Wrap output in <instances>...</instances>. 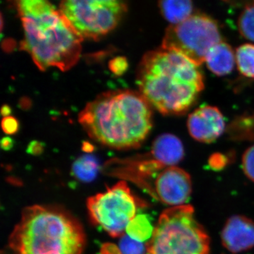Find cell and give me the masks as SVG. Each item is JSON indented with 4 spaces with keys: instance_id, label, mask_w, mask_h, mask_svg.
Wrapping results in <instances>:
<instances>
[{
    "instance_id": "4fadbf2b",
    "label": "cell",
    "mask_w": 254,
    "mask_h": 254,
    "mask_svg": "<svg viewBox=\"0 0 254 254\" xmlns=\"http://www.w3.org/2000/svg\"><path fill=\"white\" fill-rule=\"evenodd\" d=\"M209 69L218 76L231 72L236 64L235 52L225 42H220L209 51L205 60Z\"/></svg>"
},
{
    "instance_id": "7402d4cb",
    "label": "cell",
    "mask_w": 254,
    "mask_h": 254,
    "mask_svg": "<svg viewBox=\"0 0 254 254\" xmlns=\"http://www.w3.org/2000/svg\"><path fill=\"white\" fill-rule=\"evenodd\" d=\"M3 131L8 135H12L18 131L19 124L14 117H6L1 122Z\"/></svg>"
},
{
    "instance_id": "484cf974",
    "label": "cell",
    "mask_w": 254,
    "mask_h": 254,
    "mask_svg": "<svg viewBox=\"0 0 254 254\" xmlns=\"http://www.w3.org/2000/svg\"><path fill=\"white\" fill-rule=\"evenodd\" d=\"M11 113V109L9 105H3L2 108H1V115H2V116H4V118H6V117H9Z\"/></svg>"
},
{
    "instance_id": "5bb4252c",
    "label": "cell",
    "mask_w": 254,
    "mask_h": 254,
    "mask_svg": "<svg viewBox=\"0 0 254 254\" xmlns=\"http://www.w3.org/2000/svg\"><path fill=\"white\" fill-rule=\"evenodd\" d=\"M159 8L164 18L172 25L183 22L193 15V3L189 0L161 1L159 2Z\"/></svg>"
},
{
    "instance_id": "603a6c76",
    "label": "cell",
    "mask_w": 254,
    "mask_h": 254,
    "mask_svg": "<svg viewBox=\"0 0 254 254\" xmlns=\"http://www.w3.org/2000/svg\"><path fill=\"white\" fill-rule=\"evenodd\" d=\"M100 254H123L118 246L112 243H105L102 246Z\"/></svg>"
},
{
    "instance_id": "9a60e30c",
    "label": "cell",
    "mask_w": 254,
    "mask_h": 254,
    "mask_svg": "<svg viewBox=\"0 0 254 254\" xmlns=\"http://www.w3.org/2000/svg\"><path fill=\"white\" fill-rule=\"evenodd\" d=\"M99 163L95 156L84 155L73 163L71 172L73 177L81 182H91L96 177Z\"/></svg>"
},
{
    "instance_id": "ffe728a7",
    "label": "cell",
    "mask_w": 254,
    "mask_h": 254,
    "mask_svg": "<svg viewBox=\"0 0 254 254\" xmlns=\"http://www.w3.org/2000/svg\"><path fill=\"white\" fill-rule=\"evenodd\" d=\"M242 164L246 176L254 182V145L245 150L242 156Z\"/></svg>"
},
{
    "instance_id": "7c38bea8",
    "label": "cell",
    "mask_w": 254,
    "mask_h": 254,
    "mask_svg": "<svg viewBox=\"0 0 254 254\" xmlns=\"http://www.w3.org/2000/svg\"><path fill=\"white\" fill-rule=\"evenodd\" d=\"M148 155L164 166H176L183 159L185 149L178 137L171 133H164L155 138Z\"/></svg>"
},
{
    "instance_id": "277c9868",
    "label": "cell",
    "mask_w": 254,
    "mask_h": 254,
    "mask_svg": "<svg viewBox=\"0 0 254 254\" xmlns=\"http://www.w3.org/2000/svg\"><path fill=\"white\" fill-rule=\"evenodd\" d=\"M85 245L86 235L77 219L51 205L23 209L9 239L15 254H82Z\"/></svg>"
},
{
    "instance_id": "8fae6325",
    "label": "cell",
    "mask_w": 254,
    "mask_h": 254,
    "mask_svg": "<svg viewBox=\"0 0 254 254\" xmlns=\"http://www.w3.org/2000/svg\"><path fill=\"white\" fill-rule=\"evenodd\" d=\"M221 241L231 253L251 250L254 247V222L245 215H232L222 229Z\"/></svg>"
},
{
    "instance_id": "3957f363",
    "label": "cell",
    "mask_w": 254,
    "mask_h": 254,
    "mask_svg": "<svg viewBox=\"0 0 254 254\" xmlns=\"http://www.w3.org/2000/svg\"><path fill=\"white\" fill-rule=\"evenodd\" d=\"M16 8L24 31L21 50L40 69L67 71L77 63L83 38L60 9L45 0H21L16 1Z\"/></svg>"
},
{
    "instance_id": "d4e9b609",
    "label": "cell",
    "mask_w": 254,
    "mask_h": 254,
    "mask_svg": "<svg viewBox=\"0 0 254 254\" xmlns=\"http://www.w3.org/2000/svg\"><path fill=\"white\" fill-rule=\"evenodd\" d=\"M1 148L8 150L11 149L13 146V140L10 137H4L1 141Z\"/></svg>"
},
{
    "instance_id": "7a4b0ae2",
    "label": "cell",
    "mask_w": 254,
    "mask_h": 254,
    "mask_svg": "<svg viewBox=\"0 0 254 254\" xmlns=\"http://www.w3.org/2000/svg\"><path fill=\"white\" fill-rule=\"evenodd\" d=\"M151 108L139 92H106L86 105L78 121L98 143L115 149H131L139 147L149 134Z\"/></svg>"
},
{
    "instance_id": "d6986e66",
    "label": "cell",
    "mask_w": 254,
    "mask_h": 254,
    "mask_svg": "<svg viewBox=\"0 0 254 254\" xmlns=\"http://www.w3.org/2000/svg\"><path fill=\"white\" fill-rule=\"evenodd\" d=\"M120 249L123 254H144L145 250L141 242L127 236H123L120 240Z\"/></svg>"
},
{
    "instance_id": "ba28073f",
    "label": "cell",
    "mask_w": 254,
    "mask_h": 254,
    "mask_svg": "<svg viewBox=\"0 0 254 254\" xmlns=\"http://www.w3.org/2000/svg\"><path fill=\"white\" fill-rule=\"evenodd\" d=\"M86 205L92 222L113 237L124 236L128 224L136 216L138 207L126 181L90 197Z\"/></svg>"
},
{
    "instance_id": "6da1fadb",
    "label": "cell",
    "mask_w": 254,
    "mask_h": 254,
    "mask_svg": "<svg viewBox=\"0 0 254 254\" xmlns=\"http://www.w3.org/2000/svg\"><path fill=\"white\" fill-rule=\"evenodd\" d=\"M198 65L176 52H148L137 71V83L150 106L164 115H182L195 104L204 88Z\"/></svg>"
},
{
    "instance_id": "30bf717a",
    "label": "cell",
    "mask_w": 254,
    "mask_h": 254,
    "mask_svg": "<svg viewBox=\"0 0 254 254\" xmlns=\"http://www.w3.org/2000/svg\"><path fill=\"white\" fill-rule=\"evenodd\" d=\"M187 128L190 136L195 141L211 143L225 131V119L216 107L203 105L190 114Z\"/></svg>"
},
{
    "instance_id": "9c48e42d",
    "label": "cell",
    "mask_w": 254,
    "mask_h": 254,
    "mask_svg": "<svg viewBox=\"0 0 254 254\" xmlns=\"http://www.w3.org/2000/svg\"><path fill=\"white\" fill-rule=\"evenodd\" d=\"M142 189L165 204L180 206L185 205L190 198L191 179L183 169L168 167L150 177Z\"/></svg>"
},
{
    "instance_id": "8992f818",
    "label": "cell",
    "mask_w": 254,
    "mask_h": 254,
    "mask_svg": "<svg viewBox=\"0 0 254 254\" xmlns=\"http://www.w3.org/2000/svg\"><path fill=\"white\" fill-rule=\"evenodd\" d=\"M59 9L82 38L98 40L118 26L127 5L118 0H66Z\"/></svg>"
},
{
    "instance_id": "ac0fdd59",
    "label": "cell",
    "mask_w": 254,
    "mask_h": 254,
    "mask_svg": "<svg viewBox=\"0 0 254 254\" xmlns=\"http://www.w3.org/2000/svg\"><path fill=\"white\" fill-rule=\"evenodd\" d=\"M240 34L246 39L254 42V4L247 6L238 19Z\"/></svg>"
},
{
    "instance_id": "2e32d148",
    "label": "cell",
    "mask_w": 254,
    "mask_h": 254,
    "mask_svg": "<svg viewBox=\"0 0 254 254\" xmlns=\"http://www.w3.org/2000/svg\"><path fill=\"white\" fill-rule=\"evenodd\" d=\"M239 71L245 77L254 79V44L247 43L235 51Z\"/></svg>"
},
{
    "instance_id": "52a82bcc",
    "label": "cell",
    "mask_w": 254,
    "mask_h": 254,
    "mask_svg": "<svg viewBox=\"0 0 254 254\" xmlns=\"http://www.w3.org/2000/svg\"><path fill=\"white\" fill-rule=\"evenodd\" d=\"M218 24L205 14H193L165 31L162 48L176 52L200 66L211 48L221 42Z\"/></svg>"
},
{
    "instance_id": "cb8c5ba5",
    "label": "cell",
    "mask_w": 254,
    "mask_h": 254,
    "mask_svg": "<svg viewBox=\"0 0 254 254\" xmlns=\"http://www.w3.org/2000/svg\"><path fill=\"white\" fill-rule=\"evenodd\" d=\"M43 146L41 142L33 141L28 145V152L31 154L38 155L43 152Z\"/></svg>"
},
{
    "instance_id": "44dd1931",
    "label": "cell",
    "mask_w": 254,
    "mask_h": 254,
    "mask_svg": "<svg viewBox=\"0 0 254 254\" xmlns=\"http://www.w3.org/2000/svg\"><path fill=\"white\" fill-rule=\"evenodd\" d=\"M128 62L124 57H117L110 62L109 67L112 72L120 76L125 73L128 68Z\"/></svg>"
},
{
    "instance_id": "e0dca14e",
    "label": "cell",
    "mask_w": 254,
    "mask_h": 254,
    "mask_svg": "<svg viewBox=\"0 0 254 254\" xmlns=\"http://www.w3.org/2000/svg\"><path fill=\"white\" fill-rule=\"evenodd\" d=\"M153 230L150 222L145 215H138L127 227V233L128 237L138 242H144L152 236Z\"/></svg>"
},
{
    "instance_id": "5b68a950",
    "label": "cell",
    "mask_w": 254,
    "mask_h": 254,
    "mask_svg": "<svg viewBox=\"0 0 254 254\" xmlns=\"http://www.w3.org/2000/svg\"><path fill=\"white\" fill-rule=\"evenodd\" d=\"M147 254H209L210 238L190 205L164 210L146 246Z\"/></svg>"
}]
</instances>
